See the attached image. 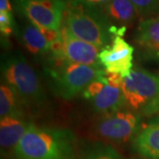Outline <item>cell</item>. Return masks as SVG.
Returning a JSON list of instances; mask_svg holds the SVG:
<instances>
[{
    "mask_svg": "<svg viewBox=\"0 0 159 159\" xmlns=\"http://www.w3.org/2000/svg\"><path fill=\"white\" fill-rule=\"evenodd\" d=\"M132 159H137V158H132Z\"/></svg>",
    "mask_w": 159,
    "mask_h": 159,
    "instance_id": "23",
    "label": "cell"
},
{
    "mask_svg": "<svg viewBox=\"0 0 159 159\" xmlns=\"http://www.w3.org/2000/svg\"><path fill=\"white\" fill-rule=\"evenodd\" d=\"M30 122L22 117H4L0 122V144L1 157L13 156L14 149L20 142Z\"/></svg>",
    "mask_w": 159,
    "mask_h": 159,
    "instance_id": "11",
    "label": "cell"
},
{
    "mask_svg": "<svg viewBox=\"0 0 159 159\" xmlns=\"http://www.w3.org/2000/svg\"><path fill=\"white\" fill-rule=\"evenodd\" d=\"M0 31L2 36L9 37L13 31H17L12 13L0 12Z\"/></svg>",
    "mask_w": 159,
    "mask_h": 159,
    "instance_id": "19",
    "label": "cell"
},
{
    "mask_svg": "<svg viewBox=\"0 0 159 159\" xmlns=\"http://www.w3.org/2000/svg\"><path fill=\"white\" fill-rule=\"evenodd\" d=\"M49 87L54 95L69 100L83 93L91 82L105 75L102 66H87L71 62L59 55L50 54L43 64Z\"/></svg>",
    "mask_w": 159,
    "mask_h": 159,
    "instance_id": "3",
    "label": "cell"
},
{
    "mask_svg": "<svg viewBox=\"0 0 159 159\" xmlns=\"http://www.w3.org/2000/svg\"><path fill=\"white\" fill-rule=\"evenodd\" d=\"M16 11L37 27L59 30L67 6L65 0H12Z\"/></svg>",
    "mask_w": 159,
    "mask_h": 159,
    "instance_id": "6",
    "label": "cell"
},
{
    "mask_svg": "<svg viewBox=\"0 0 159 159\" xmlns=\"http://www.w3.org/2000/svg\"><path fill=\"white\" fill-rule=\"evenodd\" d=\"M83 97L96 111L104 115L126 107L121 88L109 84L105 75L91 82L83 91Z\"/></svg>",
    "mask_w": 159,
    "mask_h": 159,
    "instance_id": "8",
    "label": "cell"
},
{
    "mask_svg": "<svg viewBox=\"0 0 159 159\" xmlns=\"http://www.w3.org/2000/svg\"><path fill=\"white\" fill-rule=\"evenodd\" d=\"M76 159H120V156L111 145L95 142L89 143L80 149Z\"/></svg>",
    "mask_w": 159,
    "mask_h": 159,
    "instance_id": "17",
    "label": "cell"
},
{
    "mask_svg": "<svg viewBox=\"0 0 159 159\" xmlns=\"http://www.w3.org/2000/svg\"><path fill=\"white\" fill-rule=\"evenodd\" d=\"M125 106L141 116L159 113V76L135 67L121 86Z\"/></svg>",
    "mask_w": 159,
    "mask_h": 159,
    "instance_id": "5",
    "label": "cell"
},
{
    "mask_svg": "<svg viewBox=\"0 0 159 159\" xmlns=\"http://www.w3.org/2000/svg\"><path fill=\"white\" fill-rule=\"evenodd\" d=\"M24 103L17 92L6 84L0 87V116L25 118Z\"/></svg>",
    "mask_w": 159,
    "mask_h": 159,
    "instance_id": "16",
    "label": "cell"
},
{
    "mask_svg": "<svg viewBox=\"0 0 159 159\" xmlns=\"http://www.w3.org/2000/svg\"><path fill=\"white\" fill-rule=\"evenodd\" d=\"M133 149L145 159H159V119L146 125L133 141Z\"/></svg>",
    "mask_w": 159,
    "mask_h": 159,
    "instance_id": "12",
    "label": "cell"
},
{
    "mask_svg": "<svg viewBox=\"0 0 159 159\" xmlns=\"http://www.w3.org/2000/svg\"><path fill=\"white\" fill-rule=\"evenodd\" d=\"M1 76L4 84L17 92L25 107L34 111L45 107L47 97L39 77L21 53L5 55L1 62Z\"/></svg>",
    "mask_w": 159,
    "mask_h": 159,
    "instance_id": "4",
    "label": "cell"
},
{
    "mask_svg": "<svg viewBox=\"0 0 159 159\" xmlns=\"http://www.w3.org/2000/svg\"><path fill=\"white\" fill-rule=\"evenodd\" d=\"M101 6L111 20L118 22L121 27L133 23L139 16L135 6L129 0H111Z\"/></svg>",
    "mask_w": 159,
    "mask_h": 159,
    "instance_id": "15",
    "label": "cell"
},
{
    "mask_svg": "<svg viewBox=\"0 0 159 159\" xmlns=\"http://www.w3.org/2000/svg\"><path fill=\"white\" fill-rule=\"evenodd\" d=\"M135 6L139 15L148 16L159 12V0H129Z\"/></svg>",
    "mask_w": 159,
    "mask_h": 159,
    "instance_id": "18",
    "label": "cell"
},
{
    "mask_svg": "<svg viewBox=\"0 0 159 159\" xmlns=\"http://www.w3.org/2000/svg\"><path fill=\"white\" fill-rule=\"evenodd\" d=\"M101 5L87 0H70L64 13L62 25L77 38L102 49L116 35L122 36L125 27L117 28Z\"/></svg>",
    "mask_w": 159,
    "mask_h": 159,
    "instance_id": "1",
    "label": "cell"
},
{
    "mask_svg": "<svg viewBox=\"0 0 159 159\" xmlns=\"http://www.w3.org/2000/svg\"><path fill=\"white\" fill-rule=\"evenodd\" d=\"M134 41L147 51L159 54V15L142 20L139 23Z\"/></svg>",
    "mask_w": 159,
    "mask_h": 159,
    "instance_id": "13",
    "label": "cell"
},
{
    "mask_svg": "<svg viewBox=\"0 0 159 159\" xmlns=\"http://www.w3.org/2000/svg\"><path fill=\"white\" fill-rule=\"evenodd\" d=\"M142 116L123 108L106 114L99 120L97 132L100 136L114 142H126L140 133Z\"/></svg>",
    "mask_w": 159,
    "mask_h": 159,
    "instance_id": "7",
    "label": "cell"
},
{
    "mask_svg": "<svg viewBox=\"0 0 159 159\" xmlns=\"http://www.w3.org/2000/svg\"><path fill=\"white\" fill-rule=\"evenodd\" d=\"M134 49L120 35H116L111 45L102 48L99 53V60L108 73L119 74L125 79L133 70Z\"/></svg>",
    "mask_w": 159,
    "mask_h": 159,
    "instance_id": "10",
    "label": "cell"
},
{
    "mask_svg": "<svg viewBox=\"0 0 159 159\" xmlns=\"http://www.w3.org/2000/svg\"><path fill=\"white\" fill-rule=\"evenodd\" d=\"M77 141L68 128L37 126L30 122L14 149L15 159H76Z\"/></svg>",
    "mask_w": 159,
    "mask_h": 159,
    "instance_id": "2",
    "label": "cell"
},
{
    "mask_svg": "<svg viewBox=\"0 0 159 159\" xmlns=\"http://www.w3.org/2000/svg\"><path fill=\"white\" fill-rule=\"evenodd\" d=\"M109 1H111V0H102V5H103V4H105V3H107V2H109Z\"/></svg>",
    "mask_w": 159,
    "mask_h": 159,
    "instance_id": "22",
    "label": "cell"
},
{
    "mask_svg": "<svg viewBox=\"0 0 159 159\" xmlns=\"http://www.w3.org/2000/svg\"><path fill=\"white\" fill-rule=\"evenodd\" d=\"M87 1L96 4V5H102V0H87Z\"/></svg>",
    "mask_w": 159,
    "mask_h": 159,
    "instance_id": "21",
    "label": "cell"
},
{
    "mask_svg": "<svg viewBox=\"0 0 159 159\" xmlns=\"http://www.w3.org/2000/svg\"><path fill=\"white\" fill-rule=\"evenodd\" d=\"M0 12L12 13L11 4L9 0H0Z\"/></svg>",
    "mask_w": 159,
    "mask_h": 159,
    "instance_id": "20",
    "label": "cell"
},
{
    "mask_svg": "<svg viewBox=\"0 0 159 159\" xmlns=\"http://www.w3.org/2000/svg\"><path fill=\"white\" fill-rule=\"evenodd\" d=\"M19 36L24 47L31 54L40 56L50 52L51 43L34 23H27L20 30Z\"/></svg>",
    "mask_w": 159,
    "mask_h": 159,
    "instance_id": "14",
    "label": "cell"
},
{
    "mask_svg": "<svg viewBox=\"0 0 159 159\" xmlns=\"http://www.w3.org/2000/svg\"><path fill=\"white\" fill-rule=\"evenodd\" d=\"M60 49L56 53L50 54L62 56L77 64L102 66L99 60V53L102 49L77 38L64 25L60 28Z\"/></svg>",
    "mask_w": 159,
    "mask_h": 159,
    "instance_id": "9",
    "label": "cell"
}]
</instances>
